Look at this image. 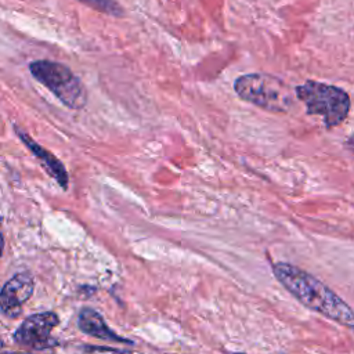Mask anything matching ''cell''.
I'll list each match as a JSON object with an SVG mask.
<instances>
[{
	"label": "cell",
	"instance_id": "obj_3",
	"mask_svg": "<svg viewBox=\"0 0 354 354\" xmlns=\"http://www.w3.org/2000/svg\"><path fill=\"white\" fill-rule=\"evenodd\" d=\"M295 94L306 105L307 113L321 116L328 129L342 124L351 108L348 94L343 88L328 83L307 80L295 87Z\"/></svg>",
	"mask_w": 354,
	"mask_h": 354
},
{
	"label": "cell",
	"instance_id": "obj_11",
	"mask_svg": "<svg viewBox=\"0 0 354 354\" xmlns=\"http://www.w3.org/2000/svg\"><path fill=\"white\" fill-rule=\"evenodd\" d=\"M86 351H120L118 348H106V347H84Z\"/></svg>",
	"mask_w": 354,
	"mask_h": 354
},
{
	"label": "cell",
	"instance_id": "obj_8",
	"mask_svg": "<svg viewBox=\"0 0 354 354\" xmlns=\"http://www.w3.org/2000/svg\"><path fill=\"white\" fill-rule=\"evenodd\" d=\"M77 325L80 328L82 332H84L86 335H90L93 337L97 339H102V340H111V342H122V343H127L131 344L130 340L116 335L104 321V318L93 308H83L79 313V321Z\"/></svg>",
	"mask_w": 354,
	"mask_h": 354
},
{
	"label": "cell",
	"instance_id": "obj_6",
	"mask_svg": "<svg viewBox=\"0 0 354 354\" xmlns=\"http://www.w3.org/2000/svg\"><path fill=\"white\" fill-rule=\"evenodd\" d=\"M35 281L29 272H21L8 279L0 292V310L7 317H17L21 307L32 296Z\"/></svg>",
	"mask_w": 354,
	"mask_h": 354
},
{
	"label": "cell",
	"instance_id": "obj_10",
	"mask_svg": "<svg viewBox=\"0 0 354 354\" xmlns=\"http://www.w3.org/2000/svg\"><path fill=\"white\" fill-rule=\"evenodd\" d=\"M344 145H346V148H347L351 153H354V133H353V134L346 140Z\"/></svg>",
	"mask_w": 354,
	"mask_h": 354
},
{
	"label": "cell",
	"instance_id": "obj_13",
	"mask_svg": "<svg viewBox=\"0 0 354 354\" xmlns=\"http://www.w3.org/2000/svg\"><path fill=\"white\" fill-rule=\"evenodd\" d=\"M1 347H3V342L0 340V348H1Z\"/></svg>",
	"mask_w": 354,
	"mask_h": 354
},
{
	"label": "cell",
	"instance_id": "obj_9",
	"mask_svg": "<svg viewBox=\"0 0 354 354\" xmlns=\"http://www.w3.org/2000/svg\"><path fill=\"white\" fill-rule=\"evenodd\" d=\"M79 1L91 7V8H94V10H97V11L105 12L108 15L120 17L123 14L122 7L115 0H79Z\"/></svg>",
	"mask_w": 354,
	"mask_h": 354
},
{
	"label": "cell",
	"instance_id": "obj_12",
	"mask_svg": "<svg viewBox=\"0 0 354 354\" xmlns=\"http://www.w3.org/2000/svg\"><path fill=\"white\" fill-rule=\"evenodd\" d=\"M3 248H4V239H3V235H1V232H0V256H1Z\"/></svg>",
	"mask_w": 354,
	"mask_h": 354
},
{
	"label": "cell",
	"instance_id": "obj_4",
	"mask_svg": "<svg viewBox=\"0 0 354 354\" xmlns=\"http://www.w3.org/2000/svg\"><path fill=\"white\" fill-rule=\"evenodd\" d=\"M33 77L53 91L58 100L72 109H80L86 105L87 94L80 79L73 72L54 61L39 59L29 65Z\"/></svg>",
	"mask_w": 354,
	"mask_h": 354
},
{
	"label": "cell",
	"instance_id": "obj_5",
	"mask_svg": "<svg viewBox=\"0 0 354 354\" xmlns=\"http://www.w3.org/2000/svg\"><path fill=\"white\" fill-rule=\"evenodd\" d=\"M58 325V315L53 311L37 313L28 317L15 330L14 340L17 344L32 348L44 350L57 344L51 337V330Z\"/></svg>",
	"mask_w": 354,
	"mask_h": 354
},
{
	"label": "cell",
	"instance_id": "obj_7",
	"mask_svg": "<svg viewBox=\"0 0 354 354\" xmlns=\"http://www.w3.org/2000/svg\"><path fill=\"white\" fill-rule=\"evenodd\" d=\"M15 131L17 136L24 141V144L29 148V151L41 162L43 167H46V170L48 171V174L57 180V183L66 189L68 187V173L64 167V165L47 149L41 148L35 140H32L24 130H21L19 127L15 126Z\"/></svg>",
	"mask_w": 354,
	"mask_h": 354
},
{
	"label": "cell",
	"instance_id": "obj_1",
	"mask_svg": "<svg viewBox=\"0 0 354 354\" xmlns=\"http://www.w3.org/2000/svg\"><path fill=\"white\" fill-rule=\"evenodd\" d=\"M277 281L304 307L354 332V310L313 274L286 261L272 264Z\"/></svg>",
	"mask_w": 354,
	"mask_h": 354
},
{
	"label": "cell",
	"instance_id": "obj_2",
	"mask_svg": "<svg viewBox=\"0 0 354 354\" xmlns=\"http://www.w3.org/2000/svg\"><path fill=\"white\" fill-rule=\"evenodd\" d=\"M234 90L239 98L264 111L286 113L295 106L296 94L279 77L268 73H248L235 79Z\"/></svg>",
	"mask_w": 354,
	"mask_h": 354
}]
</instances>
